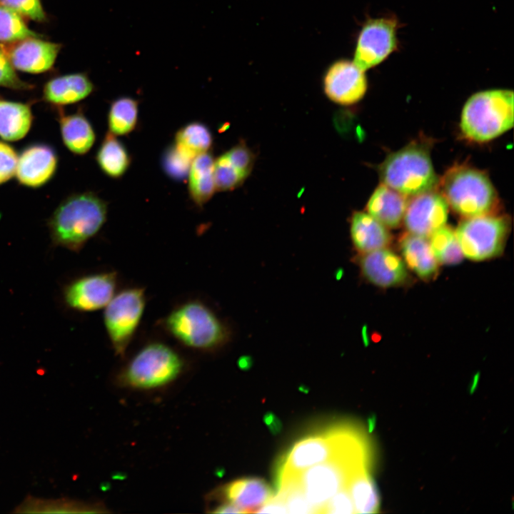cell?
Wrapping results in <instances>:
<instances>
[{
	"label": "cell",
	"instance_id": "obj_12",
	"mask_svg": "<svg viewBox=\"0 0 514 514\" xmlns=\"http://www.w3.org/2000/svg\"><path fill=\"white\" fill-rule=\"evenodd\" d=\"M118 276L106 271L82 276L65 289L66 303L79 311H94L104 308L116 293Z\"/></svg>",
	"mask_w": 514,
	"mask_h": 514
},
{
	"label": "cell",
	"instance_id": "obj_29",
	"mask_svg": "<svg viewBox=\"0 0 514 514\" xmlns=\"http://www.w3.org/2000/svg\"><path fill=\"white\" fill-rule=\"evenodd\" d=\"M138 116V103L136 99L128 96L115 99L109 110V132L115 136L130 133L136 126Z\"/></svg>",
	"mask_w": 514,
	"mask_h": 514
},
{
	"label": "cell",
	"instance_id": "obj_31",
	"mask_svg": "<svg viewBox=\"0 0 514 514\" xmlns=\"http://www.w3.org/2000/svg\"><path fill=\"white\" fill-rule=\"evenodd\" d=\"M40 36L29 29L22 16L0 4V43L9 44L26 38Z\"/></svg>",
	"mask_w": 514,
	"mask_h": 514
},
{
	"label": "cell",
	"instance_id": "obj_10",
	"mask_svg": "<svg viewBox=\"0 0 514 514\" xmlns=\"http://www.w3.org/2000/svg\"><path fill=\"white\" fill-rule=\"evenodd\" d=\"M142 287H129L115 293L104 307V326L115 353L124 356L141 321L146 306Z\"/></svg>",
	"mask_w": 514,
	"mask_h": 514
},
{
	"label": "cell",
	"instance_id": "obj_16",
	"mask_svg": "<svg viewBox=\"0 0 514 514\" xmlns=\"http://www.w3.org/2000/svg\"><path fill=\"white\" fill-rule=\"evenodd\" d=\"M273 496V490L264 479L259 477H245L221 486L211 497L218 503L213 507L229 503L236 507L242 513H256Z\"/></svg>",
	"mask_w": 514,
	"mask_h": 514
},
{
	"label": "cell",
	"instance_id": "obj_26",
	"mask_svg": "<svg viewBox=\"0 0 514 514\" xmlns=\"http://www.w3.org/2000/svg\"><path fill=\"white\" fill-rule=\"evenodd\" d=\"M96 161L104 173L111 178H118L127 171L131 157L116 136L108 132L98 150Z\"/></svg>",
	"mask_w": 514,
	"mask_h": 514
},
{
	"label": "cell",
	"instance_id": "obj_41",
	"mask_svg": "<svg viewBox=\"0 0 514 514\" xmlns=\"http://www.w3.org/2000/svg\"><path fill=\"white\" fill-rule=\"evenodd\" d=\"M274 418V416L270 413L268 414V416H266V422L271 428L275 431L276 430H279V423H276Z\"/></svg>",
	"mask_w": 514,
	"mask_h": 514
},
{
	"label": "cell",
	"instance_id": "obj_2",
	"mask_svg": "<svg viewBox=\"0 0 514 514\" xmlns=\"http://www.w3.org/2000/svg\"><path fill=\"white\" fill-rule=\"evenodd\" d=\"M164 331L183 346L200 351H212L230 338L228 327L216 313L198 299L184 301L160 321Z\"/></svg>",
	"mask_w": 514,
	"mask_h": 514
},
{
	"label": "cell",
	"instance_id": "obj_42",
	"mask_svg": "<svg viewBox=\"0 0 514 514\" xmlns=\"http://www.w3.org/2000/svg\"><path fill=\"white\" fill-rule=\"evenodd\" d=\"M478 381V376L477 375L476 376L474 377V381L472 383V386L470 387L471 392H473V390L475 389Z\"/></svg>",
	"mask_w": 514,
	"mask_h": 514
},
{
	"label": "cell",
	"instance_id": "obj_18",
	"mask_svg": "<svg viewBox=\"0 0 514 514\" xmlns=\"http://www.w3.org/2000/svg\"><path fill=\"white\" fill-rule=\"evenodd\" d=\"M57 166L54 151L45 144H34L23 151L16 165V173L20 183L39 187L54 175Z\"/></svg>",
	"mask_w": 514,
	"mask_h": 514
},
{
	"label": "cell",
	"instance_id": "obj_17",
	"mask_svg": "<svg viewBox=\"0 0 514 514\" xmlns=\"http://www.w3.org/2000/svg\"><path fill=\"white\" fill-rule=\"evenodd\" d=\"M358 263L363 277L382 288L400 286L408 278L404 261L386 248L360 253Z\"/></svg>",
	"mask_w": 514,
	"mask_h": 514
},
{
	"label": "cell",
	"instance_id": "obj_1",
	"mask_svg": "<svg viewBox=\"0 0 514 514\" xmlns=\"http://www.w3.org/2000/svg\"><path fill=\"white\" fill-rule=\"evenodd\" d=\"M107 203L93 192L71 195L56 208L49 221L54 243L79 251L102 228Z\"/></svg>",
	"mask_w": 514,
	"mask_h": 514
},
{
	"label": "cell",
	"instance_id": "obj_22",
	"mask_svg": "<svg viewBox=\"0 0 514 514\" xmlns=\"http://www.w3.org/2000/svg\"><path fill=\"white\" fill-rule=\"evenodd\" d=\"M94 90L89 76L82 73L66 74L49 81L43 90L44 99L56 106L74 104L88 96Z\"/></svg>",
	"mask_w": 514,
	"mask_h": 514
},
{
	"label": "cell",
	"instance_id": "obj_5",
	"mask_svg": "<svg viewBox=\"0 0 514 514\" xmlns=\"http://www.w3.org/2000/svg\"><path fill=\"white\" fill-rule=\"evenodd\" d=\"M354 440L346 428L337 424L303 436L279 460L276 480L356 449Z\"/></svg>",
	"mask_w": 514,
	"mask_h": 514
},
{
	"label": "cell",
	"instance_id": "obj_4",
	"mask_svg": "<svg viewBox=\"0 0 514 514\" xmlns=\"http://www.w3.org/2000/svg\"><path fill=\"white\" fill-rule=\"evenodd\" d=\"M513 126V92L493 89L478 92L465 104L460 131L468 140L487 142L502 135Z\"/></svg>",
	"mask_w": 514,
	"mask_h": 514
},
{
	"label": "cell",
	"instance_id": "obj_8",
	"mask_svg": "<svg viewBox=\"0 0 514 514\" xmlns=\"http://www.w3.org/2000/svg\"><path fill=\"white\" fill-rule=\"evenodd\" d=\"M358 450L318 463L296 475L315 513H321L327 501L346 487L353 473L362 466Z\"/></svg>",
	"mask_w": 514,
	"mask_h": 514
},
{
	"label": "cell",
	"instance_id": "obj_28",
	"mask_svg": "<svg viewBox=\"0 0 514 514\" xmlns=\"http://www.w3.org/2000/svg\"><path fill=\"white\" fill-rule=\"evenodd\" d=\"M213 143L209 128L201 122L193 121L181 127L175 135L174 146L182 153L193 159L208 152Z\"/></svg>",
	"mask_w": 514,
	"mask_h": 514
},
{
	"label": "cell",
	"instance_id": "obj_30",
	"mask_svg": "<svg viewBox=\"0 0 514 514\" xmlns=\"http://www.w3.org/2000/svg\"><path fill=\"white\" fill-rule=\"evenodd\" d=\"M428 241L438 263L453 265L460 263L463 257L455 231L443 226L434 232Z\"/></svg>",
	"mask_w": 514,
	"mask_h": 514
},
{
	"label": "cell",
	"instance_id": "obj_36",
	"mask_svg": "<svg viewBox=\"0 0 514 514\" xmlns=\"http://www.w3.org/2000/svg\"><path fill=\"white\" fill-rule=\"evenodd\" d=\"M223 154L233 166L247 177L253 165L254 156L245 143H238Z\"/></svg>",
	"mask_w": 514,
	"mask_h": 514
},
{
	"label": "cell",
	"instance_id": "obj_33",
	"mask_svg": "<svg viewBox=\"0 0 514 514\" xmlns=\"http://www.w3.org/2000/svg\"><path fill=\"white\" fill-rule=\"evenodd\" d=\"M192 160L180 152L173 145L166 153L163 166L170 176L181 178L188 175Z\"/></svg>",
	"mask_w": 514,
	"mask_h": 514
},
{
	"label": "cell",
	"instance_id": "obj_3",
	"mask_svg": "<svg viewBox=\"0 0 514 514\" xmlns=\"http://www.w3.org/2000/svg\"><path fill=\"white\" fill-rule=\"evenodd\" d=\"M440 194L464 218L497 213L500 199L485 172L465 165L448 169L438 181Z\"/></svg>",
	"mask_w": 514,
	"mask_h": 514
},
{
	"label": "cell",
	"instance_id": "obj_35",
	"mask_svg": "<svg viewBox=\"0 0 514 514\" xmlns=\"http://www.w3.org/2000/svg\"><path fill=\"white\" fill-rule=\"evenodd\" d=\"M0 86L15 90H27L33 87L23 81L16 74L1 45H0Z\"/></svg>",
	"mask_w": 514,
	"mask_h": 514
},
{
	"label": "cell",
	"instance_id": "obj_14",
	"mask_svg": "<svg viewBox=\"0 0 514 514\" xmlns=\"http://www.w3.org/2000/svg\"><path fill=\"white\" fill-rule=\"evenodd\" d=\"M323 89L332 101L351 105L364 96L367 90V79L364 71L353 61L340 59L331 64L326 70Z\"/></svg>",
	"mask_w": 514,
	"mask_h": 514
},
{
	"label": "cell",
	"instance_id": "obj_20",
	"mask_svg": "<svg viewBox=\"0 0 514 514\" xmlns=\"http://www.w3.org/2000/svg\"><path fill=\"white\" fill-rule=\"evenodd\" d=\"M428 239L407 232L399 240L405 264L424 281L433 280L438 273V262Z\"/></svg>",
	"mask_w": 514,
	"mask_h": 514
},
{
	"label": "cell",
	"instance_id": "obj_38",
	"mask_svg": "<svg viewBox=\"0 0 514 514\" xmlns=\"http://www.w3.org/2000/svg\"><path fill=\"white\" fill-rule=\"evenodd\" d=\"M323 513H353L355 508L347 487L338 490L326 503Z\"/></svg>",
	"mask_w": 514,
	"mask_h": 514
},
{
	"label": "cell",
	"instance_id": "obj_24",
	"mask_svg": "<svg viewBox=\"0 0 514 514\" xmlns=\"http://www.w3.org/2000/svg\"><path fill=\"white\" fill-rule=\"evenodd\" d=\"M59 121L62 139L67 148L75 154L86 153L94 145L96 136L86 116L80 111L69 115L60 112Z\"/></svg>",
	"mask_w": 514,
	"mask_h": 514
},
{
	"label": "cell",
	"instance_id": "obj_11",
	"mask_svg": "<svg viewBox=\"0 0 514 514\" xmlns=\"http://www.w3.org/2000/svg\"><path fill=\"white\" fill-rule=\"evenodd\" d=\"M396 29L394 18L368 20L357 39L354 64L365 71L384 61L397 47Z\"/></svg>",
	"mask_w": 514,
	"mask_h": 514
},
{
	"label": "cell",
	"instance_id": "obj_19",
	"mask_svg": "<svg viewBox=\"0 0 514 514\" xmlns=\"http://www.w3.org/2000/svg\"><path fill=\"white\" fill-rule=\"evenodd\" d=\"M350 233L354 248L360 253L387 248L392 241L387 227L368 213L362 211L353 213Z\"/></svg>",
	"mask_w": 514,
	"mask_h": 514
},
{
	"label": "cell",
	"instance_id": "obj_13",
	"mask_svg": "<svg viewBox=\"0 0 514 514\" xmlns=\"http://www.w3.org/2000/svg\"><path fill=\"white\" fill-rule=\"evenodd\" d=\"M448 214L445 198L440 193L431 190L408 200L403 223L408 233L428 238L445 226Z\"/></svg>",
	"mask_w": 514,
	"mask_h": 514
},
{
	"label": "cell",
	"instance_id": "obj_34",
	"mask_svg": "<svg viewBox=\"0 0 514 514\" xmlns=\"http://www.w3.org/2000/svg\"><path fill=\"white\" fill-rule=\"evenodd\" d=\"M0 4L11 9L23 18L44 21L46 14L40 0H0Z\"/></svg>",
	"mask_w": 514,
	"mask_h": 514
},
{
	"label": "cell",
	"instance_id": "obj_39",
	"mask_svg": "<svg viewBox=\"0 0 514 514\" xmlns=\"http://www.w3.org/2000/svg\"><path fill=\"white\" fill-rule=\"evenodd\" d=\"M18 156L9 144L0 141V184L5 183L16 173Z\"/></svg>",
	"mask_w": 514,
	"mask_h": 514
},
{
	"label": "cell",
	"instance_id": "obj_27",
	"mask_svg": "<svg viewBox=\"0 0 514 514\" xmlns=\"http://www.w3.org/2000/svg\"><path fill=\"white\" fill-rule=\"evenodd\" d=\"M346 487L353 500L355 513H373L378 511L379 493L375 482L363 466L353 473Z\"/></svg>",
	"mask_w": 514,
	"mask_h": 514
},
{
	"label": "cell",
	"instance_id": "obj_6",
	"mask_svg": "<svg viewBox=\"0 0 514 514\" xmlns=\"http://www.w3.org/2000/svg\"><path fill=\"white\" fill-rule=\"evenodd\" d=\"M383 184L406 196L433 190L438 183L429 148L413 142L388 155L379 166Z\"/></svg>",
	"mask_w": 514,
	"mask_h": 514
},
{
	"label": "cell",
	"instance_id": "obj_40",
	"mask_svg": "<svg viewBox=\"0 0 514 514\" xmlns=\"http://www.w3.org/2000/svg\"><path fill=\"white\" fill-rule=\"evenodd\" d=\"M256 513H288L284 502L278 496H273L264 505L258 508Z\"/></svg>",
	"mask_w": 514,
	"mask_h": 514
},
{
	"label": "cell",
	"instance_id": "obj_9",
	"mask_svg": "<svg viewBox=\"0 0 514 514\" xmlns=\"http://www.w3.org/2000/svg\"><path fill=\"white\" fill-rule=\"evenodd\" d=\"M510 222L497 213L465 218L455 231L463 255L473 261H483L500 254Z\"/></svg>",
	"mask_w": 514,
	"mask_h": 514
},
{
	"label": "cell",
	"instance_id": "obj_32",
	"mask_svg": "<svg viewBox=\"0 0 514 514\" xmlns=\"http://www.w3.org/2000/svg\"><path fill=\"white\" fill-rule=\"evenodd\" d=\"M213 176L216 189L220 191L233 190L246 177L230 163L224 154L214 160Z\"/></svg>",
	"mask_w": 514,
	"mask_h": 514
},
{
	"label": "cell",
	"instance_id": "obj_15",
	"mask_svg": "<svg viewBox=\"0 0 514 514\" xmlns=\"http://www.w3.org/2000/svg\"><path fill=\"white\" fill-rule=\"evenodd\" d=\"M1 46L15 69L30 74L49 70L61 49L59 44L40 37L26 38Z\"/></svg>",
	"mask_w": 514,
	"mask_h": 514
},
{
	"label": "cell",
	"instance_id": "obj_25",
	"mask_svg": "<svg viewBox=\"0 0 514 514\" xmlns=\"http://www.w3.org/2000/svg\"><path fill=\"white\" fill-rule=\"evenodd\" d=\"M33 116L28 104L0 100V136L16 141L26 136Z\"/></svg>",
	"mask_w": 514,
	"mask_h": 514
},
{
	"label": "cell",
	"instance_id": "obj_7",
	"mask_svg": "<svg viewBox=\"0 0 514 514\" xmlns=\"http://www.w3.org/2000/svg\"><path fill=\"white\" fill-rule=\"evenodd\" d=\"M183 368L181 356L168 345L153 341L144 345L122 370L121 383L131 388L150 389L166 385Z\"/></svg>",
	"mask_w": 514,
	"mask_h": 514
},
{
	"label": "cell",
	"instance_id": "obj_21",
	"mask_svg": "<svg viewBox=\"0 0 514 514\" xmlns=\"http://www.w3.org/2000/svg\"><path fill=\"white\" fill-rule=\"evenodd\" d=\"M408 196L381 183L366 206L367 212L387 228H396L403 223Z\"/></svg>",
	"mask_w": 514,
	"mask_h": 514
},
{
	"label": "cell",
	"instance_id": "obj_37",
	"mask_svg": "<svg viewBox=\"0 0 514 514\" xmlns=\"http://www.w3.org/2000/svg\"><path fill=\"white\" fill-rule=\"evenodd\" d=\"M22 508L27 510V512L32 510L31 512H34L36 510H38V512H58L59 509H61L60 512H64V510L66 509V512L72 513V512H83L81 510H84L86 513L87 512H94L92 510V509H96V507H93L92 505H86L77 503H39V502H31L27 503L25 505L22 507Z\"/></svg>",
	"mask_w": 514,
	"mask_h": 514
},
{
	"label": "cell",
	"instance_id": "obj_23",
	"mask_svg": "<svg viewBox=\"0 0 514 514\" xmlns=\"http://www.w3.org/2000/svg\"><path fill=\"white\" fill-rule=\"evenodd\" d=\"M214 158L208 151L195 156L188 173V192L198 206L210 200L216 189L213 176Z\"/></svg>",
	"mask_w": 514,
	"mask_h": 514
}]
</instances>
